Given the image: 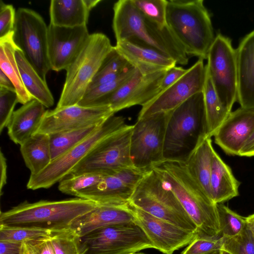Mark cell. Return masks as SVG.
Instances as JSON below:
<instances>
[{
	"mask_svg": "<svg viewBox=\"0 0 254 254\" xmlns=\"http://www.w3.org/2000/svg\"><path fill=\"white\" fill-rule=\"evenodd\" d=\"M105 175L91 173L69 174L59 183L58 189L64 193L77 197L79 193L98 184Z\"/></svg>",
	"mask_w": 254,
	"mask_h": 254,
	"instance_id": "obj_36",
	"label": "cell"
},
{
	"mask_svg": "<svg viewBox=\"0 0 254 254\" xmlns=\"http://www.w3.org/2000/svg\"><path fill=\"white\" fill-rule=\"evenodd\" d=\"M89 13L83 0H52L50 24L67 28L87 26Z\"/></svg>",
	"mask_w": 254,
	"mask_h": 254,
	"instance_id": "obj_27",
	"label": "cell"
},
{
	"mask_svg": "<svg viewBox=\"0 0 254 254\" xmlns=\"http://www.w3.org/2000/svg\"><path fill=\"white\" fill-rule=\"evenodd\" d=\"M18 103L17 94L15 90L0 87V132L7 127Z\"/></svg>",
	"mask_w": 254,
	"mask_h": 254,
	"instance_id": "obj_42",
	"label": "cell"
},
{
	"mask_svg": "<svg viewBox=\"0 0 254 254\" xmlns=\"http://www.w3.org/2000/svg\"><path fill=\"white\" fill-rule=\"evenodd\" d=\"M16 11L12 5L0 1V40L13 36Z\"/></svg>",
	"mask_w": 254,
	"mask_h": 254,
	"instance_id": "obj_43",
	"label": "cell"
},
{
	"mask_svg": "<svg viewBox=\"0 0 254 254\" xmlns=\"http://www.w3.org/2000/svg\"><path fill=\"white\" fill-rule=\"evenodd\" d=\"M254 131V110L240 107L230 113L213 136L225 153L239 156Z\"/></svg>",
	"mask_w": 254,
	"mask_h": 254,
	"instance_id": "obj_20",
	"label": "cell"
},
{
	"mask_svg": "<svg viewBox=\"0 0 254 254\" xmlns=\"http://www.w3.org/2000/svg\"><path fill=\"white\" fill-rule=\"evenodd\" d=\"M113 47L106 35L90 34L79 55L65 70V80L56 108L78 104Z\"/></svg>",
	"mask_w": 254,
	"mask_h": 254,
	"instance_id": "obj_7",
	"label": "cell"
},
{
	"mask_svg": "<svg viewBox=\"0 0 254 254\" xmlns=\"http://www.w3.org/2000/svg\"><path fill=\"white\" fill-rule=\"evenodd\" d=\"M89 36L87 26L67 28L50 24L48 55L51 69L66 70L79 55Z\"/></svg>",
	"mask_w": 254,
	"mask_h": 254,
	"instance_id": "obj_19",
	"label": "cell"
},
{
	"mask_svg": "<svg viewBox=\"0 0 254 254\" xmlns=\"http://www.w3.org/2000/svg\"><path fill=\"white\" fill-rule=\"evenodd\" d=\"M49 237L29 242L33 245L37 254H56Z\"/></svg>",
	"mask_w": 254,
	"mask_h": 254,
	"instance_id": "obj_45",
	"label": "cell"
},
{
	"mask_svg": "<svg viewBox=\"0 0 254 254\" xmlns=\"http://www.w3.org/2000/svg\"><path fill=\"white\" fill-rule=\"evenodd\" d=\"M211 138H204L184 164L190 175L212 200L210 180L214 149Z\"/></svg>",
	"mask_w": 254,
	"mask_h": 254,
	"instance_id": "obj_26",
	"label": "cell"
},
{
	"mask_svg": "<svg viewBox=\"0 0 254 254\" xmlns=\"http://www.w3.org/2000/svg\"><path fill=\"white\" fill-rule=\"evenodd\" d=\"M15 57L23 83L29 94L46 108L53 106L54 99L46 81L42 79L17 47L15 49Z\"/></svg>",
	"mask_w": 254,
	"mask_h": 254,
	"instance_id": "obj_29",
	"label": "cell"
},
{
	"mask_svg": "<svg viewBox=\"0 0 254 254\" xmlns=\"http://www.w3.org/2000/svg\"><path fill=\"white\" fill-rule=\"evenodd\" d=\"M19 254H27L25 243L22 244L21 250Z\"/></svg>",
	"mask_w": 254,
	"mask_h": 254,
	"instance_id": "obj_53",
	"label": "cell"
},
{
	"mask_svg": "<svg viewBox=\"0 0 254 254\" xmlns=\"http://www.w3.org/2000/svg\"><path fill=\"white\" fill-rule=\"evenodd\" d=\"M97 204L75 197L61 200L25 201L1 211L0 224L37 226L54 230L69 228L78 218L93 210Z\"/></svg>",
	"mask_w": 254,
	"mask_h": 254,
	"instance_id": "obj_5",
	"label": "cell"
},
{
	"mask_svg": "<svg viewBox=\"0 0 254 254\" xmlns=\"http://www.w3.org/2000/svg\"><path fill=\"white\" fill-rule=\"evenodd\" d=\"M135 70V67L132 66L116 79L87 90L77 105L89 107L98 99L116 91L131 78Z\"/></svg>",
	"mask_w": 254,
	"mask_h": 254,
	"instance_id": "obj_37",
	"label": "cell"
},
{
	"mask_svg": "<svg viewBox=\"0 0 254 254\" xmlns=\"http://www.w3.org/2000/svg\"><path fill=\"white\" fill-rule=\"evenodd\" d=\"M221 234L224 238L235 236L240 233L247 224L246 217L230 209L223 203H217Z\"/></svg>",
	"mask_w": 254,
	"mask_h": 254,
	"instance_id": "obj_39",
	"label": "cell"
},
{
	"mask_svg": "<svg viewBox=\"0 0 254 254\" xmlns=\"http://www.w3.org/2000/svg\"><path fill=\"white\" fill-rule=\"evenodd\" d=\"M132 66L115 46H113L102 62L87 90L116 79Z\"/></svg>",
	"mask_w": 254,
	"mask_h": 254,
	"instance_id": "obj_32",
	"label": "cell"
},
{
	"mask_svg": "<svg viewBox=\"0 0 254 254\" xmlns=\"http://www.w3.org/2000/svg\"><path fill=\"white\" fill-rule=\"evenodd\" d=\"M149 170L134 167L121 169L104 176L98 184L76 197L88 199L98 204H127L136 187Z\"/></svg>",
	"mask_w": 254,
	"mask_h": 254,
	"instance_id": "obj_17",
	"label": "cell"
},
{
	"mask_svg": "<svg viewBox=\"0 0 254 254\" xmlns=\"http://www.w3.org/2000/svg\"><path fill=\"white\" fill-rule=\"evenodd\" d=\"M20 150L30 175L38 174L52 161L48 134H34L20 145Z\"/></svg>",
	"mask_w": 254,
	"mask_h": 254,
	"instance_id": "obj_28",
	"label": "cell"
},
{
	"mask_svg": "<svg viewBox=\"0 0 254 254\" xmlns=\"http://www.w3.org/2000/svg\"><path fill=\"white\" fill-rule=\"evenodd\" d=\"M56 254H86L81 238L70 227L55 230L49 237Z\"/></svg>",
	"mask_w": 254,
	"mask_h": 254,
	"instance_id": "obj_35",
	"label": "cell"
},
{
	"mask_svg": "<svg viewBox=\"0 0 254 254\" xmlns=\"http://www.w3.org/2000/svg\"><path fill=\"white\" fill-rule=\"evenodd\" d=\"M247 224L250 229L254 238V213L246 217Z\"/></svg>",
	"mask_w": 254,
	"mask_h": 254,
	"instance_id": "obj_50",
	"label": "cell"
},
{
	"mask_svg": "<svg viewBox=\"0 0 254 254\" xmlns=\"http://www.w3.org/2000/svg\"><path fill=\"white\" fill-rule=\"evenodd\" d=\"M129 205L135 223L145 233L153 248L164 254H173L188 246L197 236L196 232L184 229Z\"/></svg>",
	"mask_w": 254,
	"mask_h": 254,
	"instance_id": "obj_18",
	"label": "cell"
},
{
	"mask_svg": "<svg viewBox=\"0 0 254 254\" xmlns=\"http://www.w3.org/2000/svg\"><path fill=\"white\" fill-rule=\"evenodd\" d=\"M101 125L49 134L52 161L86 138Z\"/></svg>",
	"mask_w": 254,
	"mask_h": 254,
	"instance_id": "obj_33",
	"label": "cell"
},
{
	"mask_svg": "<svg viewBox=\"0 0 254 254\" xmlns=\"http://www.w3.org/2000/svg\"><path fill=\"white\" fill-rule=\"evenodd\" d=\"M134 220L129 203L121 205L97 204L93 210L74 220L70 228L82 238L100 228Z\"/></svg>",
	"mask_w": 254,
	"mask_h": 254,
	"instance_id": "obj_21",
	"label": "cell"
},
{
	"mask_svg": "<svg viewBox=\"0 0 254 254\" xmlns=\"http://www.w3.org/2000/svg\"><path fill=\"white\" fill-rule=\"evenodd\" d=\"M236 51L237 101L241 107L254 110V30L242 39Z\"/></svg>",
	"mask_w": 254,
	"mask_h": 254,
	"instance_id": "obj_22",
	"label": "cell"
},
{
	"mask_svg": "<svg viewBox=\"0 0 254 254\" xmlns=\"http://www.w3.org/2000/svg\"><path fill=\"white\" fill-rule=\"evenodd\" d=\"M169 112L137 119L133 125L130 156L134 167L148 170L164 161V139Z\"/></svg>",
	"mask_w": 254,
	"mask_h": 254,
	"instance_id": "obj_10",
	"label": "cell"
},
{
	"mask_svg": "<svg viewBox=\"0 0 254 254\" xmlns=\"http://www.w3.org/2000/svg\"><path fill=\"white\" fill-rule=\"evenodd\" d=\"M84 2L87 7L88 9L90 11L94 7H95L101 0H83Z\"/></svg>",
	"mask_w": 254,
	"mask_h": 254,
	"instance_id": "obj_51",
	"label": "cell"
},
{
	"mask_svg": "<svg viewBox=\"0 0 254 254\" xmlns=\"http://www.w3.org/2000/svg\"><path fill=\"white\" fill-rule=\"evenodd\" d=\"M152 169L177 197L196 225L197 235L220 234L217 204L191 177L184 163L164 161Z\"/></svg>",
	"mask_w": 254,
	"mask_h": 254,
	"instance_id": "obj_2",
	"label": "cell"
},
{
	"mask_svg": "<svg viewBox=\"0 0 254 254\" xmlns=\"http://www.w3.org/2000/svg\"><path fill=\"white\" fill-rule=\"evenodd\" d=\"M81 240L87 253L132 254L153 248L145 233L134 222L100 228L83 237Z\"/></svg>",
	"mask_w": 254,
	"mask_h": 254,
	"instance_id": "obj_13",
	"label": "cell"
},
{
	"mask_svg": "<svg viewBox=\"0 0 254 254\" xmlns=\"http://www.w3.org/2000/svg\"><path fill=\"white\" fill-rule=\"evenodd\" d=\"M16 48L13 36L0 40V68L13 83L18 103L24 105L33 99L26 90L21 79L15 57Z\"/></svg>",
	"mask_w": 254,
	"mask_h": 254,
	"instance_id": "obj_30",
	"label": "cell"
},
{
	"mask_svg": "<svg viewBox=\"0 0 254 254\" xmlns=\"http://www.w3.org/2000/svg\"><path fill=\"white\" fill-rule=\"evenodd\" d=\"M27 254H37V252L30 243H25Z\"/></svg>",
	"mask_w": 254,
	"mask_h": 254,
	"instance_id": "obj_52",
	"label": "cell"
},
{
	"mask_svg": "<svg viewBox=\"0 0 254 254\" xmlns=\"http://www.w3.org/2000/svg\"><path fill=\"white\" fill-rule=\"evenodd\" d=\"M207 60L206 67L216 92L224 106L232 112L237 101L238 70L236 51L231 40L218 33Z\"/></svg>",
	"mask_w": 254,
	"mask_h": 254,
	"instance_id": "obj_11",
	"label": "cell"
},
{
	"mask_svg": "<svg viewBox=\"0 0 254 254\" xmlns=\"http://www.w3.org/2000/svg\"><path fill=\"white\" fill-rule=\"evenodd\" d=\"M115 47L143 75L165 71L177 64L174 59L159 51L128 41L117 42Z\"/></svg>",
	"mask_w": 254,
	"mask_h": 254,
	"instance_id": "obj_23",
	"label": "cell"
},
{
	"mask_svg": "<svg viewBox=\"0 0 254 254\" xmlns=\"http://www.w3.org/2000/svg\"><path fill=\"white\" fill-rule=\"evenodd\" d=\"M54 229L30 226L0 224V241L22 244L50 237Z\"/></svg>",
	"mask_w": 254,
	"mask_h": 254,
	"instance_id": "obj_34",
	"label": "cell"
},
{
	"mask_svg": "<svg viewBox=\"0 0 254 254\" xmlns=\"http://www.w3.org/2000/svg\"><path fill=\"white\" fill-rule=\"evenodd\" d=\"M127 126L126 118L123 116H111L86 138L52 160L40 173L30 175L27 188L32 190L48 189L59 183L70 174L99 142Z\"/></svg>",
	"mask_w": 254,
	"mask_h": 254,
	"instance_id": "obj_8",
	"label": "cell"
},
{
	"mask_svg": "<svg viewBox=\"0 0 254 254\" xmlns=\"http://www.w3.org/2000/svg\"><path fill=\"white\" fill-rule=\"evenodd\" d=\"M113 11L112 27L117 42L128 41L159 51L177 64L188 63V56L169 27L160 28L145 18L131 0L117 1Z\"/></svg>",
	"mask_w": 254,
	"mask_h": 254,
	"instance_id": "obj_1",
	"label": "cell"
},
{
	"mask_svg": "<svg viewBox=\"0 0 254 254\" xmlns=\"http://www.w3.org/2000/svg\"><path fill=\"white\" fill-rule=\"evenodd\" d=\"M132 127L133 125H128L103 139L69 174L91 173L106 175L124 168L133 167L130 156Z\"/></svg>",
	"mask_w": 254,
	"mask_h": 254,
	"instance_id": "obj_12",
	"label": "cell"
},
{
	"mask_svg": "<svg viewBox=\"0 0 254 254\" xmlns=\"http://www.w3.org/2000/svg\"><path fill=\"white\" fill-rule=\"evenodd\" d=\"M210 184L212 200L216 204L223 203L239 195L240 182L215 150L212 153Z\"/></svg>",
	"mask_w": 254,
	"mask_h": 254,
	"instance_id": "obj_25",
	"label": "cell"
},
{
	"mask_svg": "<svg viewBox=\"0 0 254 254\" xmlns=\"http://www.w3.org/2000/svg\"><path fill=\"white\" fill-rule=\"evenodd\" d=\"M203 94L207 135L211 137L231 112L224 106L218 96L206 67Z\"/></svg>",
	"mask_w": 254,
	"mask_h": 254,
	"instance_id": "obj_31",
	"label": "cell"
},
{
	"mask_svg": "<svg viewBox=\"0 0 254 254\" xmlns=\"http://www.w3.org/2000/svg\"><path fill=\"white\" fill-rule=\"evenodd\" d=\"M205 78L203 60L199 59L176 82L143 106L137 119L173 110L194 94L202 92Z\"/></svg>",
	"mask_w": 254,
	"mask_h": 254,
	"instance_id": "obj_14",
	"label": "cell"
},
{
	"mask_svg": "<svg viewBox=\"0 0 254 254\" xmlns=\"http://www.w3.org/2000/svg\"><path fill=\"white\" fill-rule=\"evenodd\" d=\"M239 156L245 157L254 156V131L242 147Z\"/></svg>",
	"mask_w": 254,
	"mask_h": 254,
	"instance_id": "obj_48",
	"label": "cell"
},
{
	"mask_svg": "<svg viewBox=\"0 0 254 254\" xmlns=\"http://www.w3.org/2000/svg\"><path fill=\"white\" fill-rule=\"evenodd\" d=\"M224 238L221 234L214 236L197 235L181 254H220Z\"/></svg>",
	"mask_w": 254,
	"mask_h": 254,
	"instance_id": "obj_40",
	"label": "cell"
},
{
	"mask_svg": "<svg viewBox=\"0 0 254 254\" xmlns=\"http://www.w3.org/2000/svg\"><path fill=\"white\" fill-rule=\"evenodd\" d=\"M45 107L32 99L15 111L7 126L10 139L20 145L35 134L46 111Z\"/></svg>",
	"mask_w": 254,
	"mask_h": 254,
	"instance_id": "obj_24",
	"label": "cell"
},
{
	"mask_svg": "<svg viewBox=\"0 0 254 254\" xmlns=\"http://www.w3.org/2000/svg\"><path fill=\"white\" fill-rule=\"evenodd\" d=\"M222 250L231 254H254V238L247 224L238 235L224 238Z\"/></svg>",
	"mask_w": 254,
	"mask_h": 254,
	"instance_id": "obj_41",
	"label": "cell"
},
{
	"mask_svg": "<svg viewBox=\"0 0 254 254\" xmlns=\"http://www.w3.org/2000/svg\"><path fill=\"white\" fill-rule=\"evenodd\" d=\"M187 69L175 66L166 70L161 83V91L176 82L186 73Z\"/></svg>",
	"mask_w": 254,
	"mask_h": 254,
	"instance_id": "obj_44",
	"label": "cell"
},
{
	"mask_svg": "<svg viewBox=\"0 0 254 254\" xmlns=\"http://www.w3.org/2000/svg\"><path fill=\"white\" fill-rule=\"evenodd\" d=\"M47 26L34 10L19 8L16 11L13 40L16 47L43 80L51 67L48 55Z\"/></svg>",
	"mask_w": 254,
	"mask_h": 254,
	"instance_id": "obj_9",
	"label": "cell"
},
{
	"mask_svg": "<svg viewBox=\"0 0 254 254\" xmlns=\"http://www.w3.org/2000/svg\"><path fill=\"white\" fill-rule=\"evenodd\" d=\"M166 71L143 75L135 68L131 78L118 89L89 107L109 106L115 113L135 105L142 107L161 92V83Z\"/></svg>",
	"mask_w": 254,
	"mask_h": 254,
	"instance_id": "obj_15",
	"label": "cell"
},
{
	"mask_svg": "<svg viewBox=\"0 0 254 254\" xmlns=\"http://www.w3.org/2000/svg\"><path fill=\"white\" fill-rule=\"evenodd\" d=\"M115 113L109 106L82 107L74 105L46 110L36 133L50 134L97 126Z\"/></svg>",
	"mask_w": 254,
	"mask_h": 254,
	"instance_id": "obj_16",
	"label": "cell"
},
{
	"mask_svg": "<svg viewBox=\"0 0 254 254\" xmlns=\"http://www.w3.org/2000/svg\"><path fill=\"white\" fill-rule=\"evenodd\" d=\"M142 254V253H134V254Z\"/></svg>",
	"mask_w": 254,
	"mask_h": 254,
	"instance_id": "obj_56",
	"label": "cell"
},
{
	"mask_svg": "<svg viewBox=\"0 0 254 254\" xmlns=\"http://www.w3.org/2000/svg\"><path fill=\"white\" fill-rule=\"evenodd\" d=\"M136 9L147 19L160 28L166 23L167 0H131Z\"/></svg>",
	"mask_w": 254,
	"mask_h": 254,
	"instance_id": "obj_38",
	"label": "cell"
},
{
	"mask_svg": "<svg viewBox=\"0 0 254 254\" xmlns=\"http://www.w3.org/2000/svg\"><path fill=\"white\" fill-rule=\"evenodd\" d=\"M129 204L177 226L197 232L196 225L177 197L153 169L137 185Z\"/></svg>",
	"mask_w": 254,
	"mask_h": 254,
	"instance_id": "obj_6",
	"label": "cell"
},
{
	"mask_svg": "<svg viewBox=\"0 0 254 254\" xmlns=\"http://www.w3.org/2000/svg\"><path fill=\"white\" fill-rule=\"evenodd\" d=\"M0 87L16 91L11 80L1 70H0Z\"/></svg>",
	"mask_w": 254,
	"mask_h": 254,
	"instance_id": "obj_49",
	"label": "cell"
},
{
	"mask_svg": "<svg viewBox=\"0 0 254 254\" xmlns=\"http://www.w3.org/2000/svg\"><path fill=\"white\" fill-rule=\"evenodd\" d=\"M207 136L202 91L169 112L164 139V161L185 163Z\"/></svg>",
	"mask_w": 254,
	"mask_h": 254,
	"instance_id": "obj_3",
	"label": "cell"
},
{
	"mask_svg": "<svg viewBox=\"0 0 254 254\" xmlns=\"http://www.w3.org/2000/svg\"><path fill=\"white\" fill-rule=\"evenodd\" d=\"M203 0H169L166 23L187 55L207 59L215 36Z\"/></svg>",
	"mask_w": 254,
	"mask_h": 254,
	"instance_id": "obj_4",
	"label": "cell"
},
{
	"mask_svg": "<svg viewBox=\"0 0 254 254\" xmlns=\"http://www.w3.org/2000/svg\"><path fill=\"white\" fill-rule=\"evenodd\" d=\"M7 163L6 159L0 150V194L2 193V190L7 183Z\"/></svg>",
	"mask_w": 254,
	"mask_h": 254,
	"instance_id": "obj_47",
	"label": "cell"
},
{
	"mask_svg": "<svg viewBox=\"0 0 254 254\" xmlns=\"http://www.w3.org/2000/svg\"><path fill=\"white\" fill-rule=\"evenodd\" d=\"M22 244L0 241V254H19Z\"/></svg>",
	"mask_w": 254,
	"mask_h": 254,
	"instance_id": "obj_46",
	"label": "cell"
},
{
	"mask_svg": "<svg viewBox=\"0 0 254 254\" xmlns=\"http://www.w3.org/2000/svg\"><path fill=\"white\" fill-rule=\"evenodd\" d=\"M220 254H231L225 250H222L220 252Z\"/></svg>",
	"mask_w": 254,
	"mask_h": 254,
	"instance_id": "obj_54",
	"label": "cell"
},
{
	"mask_svg": "<svg viewBox=\"0 0 254 254\" xmlns=\"http://www.w3.org/2000/svg\"><path fill=\"white\" fill-rule=\"evenodd\" d=\"M89 254H106L103 253H90Z\"/></svg>",
	"mask_w": 254,
	"mask_h": 254,
	"instance_id": "obj_55",
	"label": "cell"
}]
</instances>
